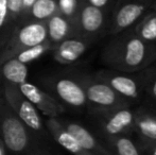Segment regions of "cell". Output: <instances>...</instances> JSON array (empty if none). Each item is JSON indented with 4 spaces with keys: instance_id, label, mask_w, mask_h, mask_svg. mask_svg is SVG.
<instances>
[{
    "instance_id": "1",
    "label": "cell",
    "mask_w": 156,
    "mask_h": 155,
    "mask_svg": "<svg viewBox=\"0 0 156 155\" xmlns=\"http://www.w3.org/2000/svg\"><path fill=\"white\" fill-rule=\"evenodd\" d=\"M101 58L113 70L139 72L156 61V45L147 44L138 38L131 28L113 35L103 48Z\"/></svg>"
},
{
    "instance_id": "2",
    "label": "cell",
    "mask_w": 156,
    "mask_h": 155,
    "mask_svg": "<svg viewBox=\"0 0 156 155\" xmlns=\"http://www.w3.org/2000/svg\"><path fill=\"white\" fill-rule=\"evenodd\" d=\"M0 137L12 155H52L49 150L33 141L32 132L0 99Z\"/></svg>"
},
{
    "instance_id": "3",
    "label": "cell",
    "mask_w": 156,
    "mask_h": 155,
    "mask_svg": "<svg viewBox=\"0 0 156 155\" xmlns=\"http://www.w3.org/2000/svg\"><path fill=\"white\" fill-rule=\"evenodd\" d=\"M76 77L84 88L87 105H89L93 113L108 112L116 108L132 105L119 93H116L109 85L94 76L78 73Z\"/></svg>"
},
{
    "instance_id": "4",
    "label": "cell",
    "mask_w": 156,
    "mask_h": 155,
    "mask_svg": "<svg viewBox=\"0 0 156 155\" xmlns=\"http://www.w3.org/2000/svg\"><path fill=\"white\" fill-rule=\"evenodd\" d=\"M48 41L46 23L29 21L15 27L0 49V65L15 58L19 52Z\"/></svg>"
},
{
    "instance_id": "5",
    "label": "cell",
    "mask_w": 156,
    "mask_h": 155,
    "mask_svg": "<svg viewBox=\"0 0 156 155\" xmlns=\"http://www.w3.org/2000/svg\"><path fill=\"white\" fill-rule=\"evenodd\" d=\"M120 72L113 69H103L94 75L112 87L117 93L129 103L137 102L144 97L147 82V69L140 75Z\"/></svg>"
},
{
    "instance_id": "6",
    "label": "cell",
    "mask_w": 156,
    "mask_h": 155,
    "mask_svg": "<svg viewBox=\"0 0 156 155\" xmlns=\"http://www.w3.org/2000/svg\"><path fill=\"white\" fill-rule=\"evenodd\" d=\"M46 91L53 96L63 105L73 108L87 106V100L82 84L76 75H61L46 77L43 80Z\"/></svg>"
},
{
    "instance_id": "7",
    "label": "cell",
    "mask_w": 156,
    "mask_h": 155,
    "mask_svg": "<svg viewBox=\"0 0 156 155\" xmlns=\"http://www.w3.org/2000/svg\"><path fill=\"white\" fill-rule=\"evenodd\" d=\"M0 91L9 107L15 113V115L23 122V124L32 133L41 135L45 133V124L41 120L38 111L21 93L18 86L0 84Z\"/></svg>"
},
{
    "instance_id": "8",
    "label": "cell",
    "mask_w": 156,
    "mask_h": 155,
    "mask_svg": "<svg viewBox=\"0 0 156 155\" xmlns=\"http://www.w3.org/2000/svg\"><path fill=\"white\" fill-rule=\"evenodd\" d=\"M154 0H118L111 12L108 33L115 35L133 28L150 11Z\"/></svg>"
},
{
    "instance_id": "9",
    "label": "cell",
    "mask_w": 156,
    "mask_h": 155,
    "mask_svg": "<svg viewBox=\"0 0 156 155\" xmlns=\"http://www.w3.org/2000/svg\"><path fill=\"white\" fill-rule=\"evenodd\" d=\"M109 18L111 12L84 3L73 23L76 36L94 41L108 32Z\"/></svg>"
},
{
    "instance_id": "10",
    "label": "cell",
    "mask_w": 156,
    "mask_h": 155,
    "mask_svg": "<svg viewBox=\"0 0 156 155\" xmlns=\"http://www.w3.org/2000/svg\"><path fill=\"white\" fill-rule=\"evenodd\" d=\"M93 114L98 118L101 131L107 139L120 135H127L133 131L135 111L131 106Z\"/></svg>"
},
{
    "instance_id": "11",
    "label": "cell",
    "mask_w": 156,
    "mask_h": 155,
    "mask_svg": "<svg viewBox=\"0 0 156 155\" xmlns=\"http://www.w3.org/2000/svg\"><path fill=\"white\" fill-rule=\"evenodd\" d=\"M18 87L21 93L36 107V110L48 118H58L65 112V106L45 89L39 88L28 81Z\"/></svg>"
},
{
    "instance_id": "12",
    "label": "cell",
    "mask_w": 156,
    "mask_h": 155,
    "mask_svg": "<svg viewBox=\"0 0 156 155\" xmlns=\"http://www.w3.org/2000/svg\"><path fill=\"white\" fill-rule=\"evenodd\" d=\"M93 41L82 37H70L54 46L53 58L62 65H70L79 61L88 50Z\"/></svg>"
},
{
    "instance_id": "13",
    "label": "cell",
    "mask_w": 156,
    "mask_h": 155,
    "mask_svg": "<svg viewBox=\"0 0 156 155\" xmlns=\"http://www.w3.org/2000/svg\"><path fill=\"white\" fill-rule=\"evenodd\" d=\"M61 122L66 130L76 137L83 149L86 150L88 153L91 155H113L108 148L104 147L93 133L81 123L70 120H61Z\"/></svg>"
},
{
    "instance_id": "14",
    "label": "cell",
    "mask_w": 156,
    "mask_h": 155,
    "mask_svg": "<svg viewBox=\"0 0 156 155\" xmlns=\"http://www.w3.org/2000/svg\"><path fill=\"white\" fill-rule=\"evenodd\" d=\"M45 128L52 138L69 153L73 155H91L83 149L71 133L66 130L58 118H48L45 121Z\"/></svg>"
},
{
    "instance_id": "15",
    "label": "cell",
    "mask_w": 156,
    "mask_h": 155,
    "mask_svg": "<svg viewBox=\"0 0 156 155\" xmlns=\"http://www.w3.org/2000/svg\"><path fill=\"white\" fill-rule=\"evenodd\" d=\"M46 27L48 41L52 44L53 47L70 37H76L73 23L60 13H56L48 19L46 21Z\"/></svg>"
},
{
    "instance_id": "16",
    "label": "cell",
    "mask_w": 156,
    "mask_h": 155,
    "mask_svg": "<svg viewBox=\"0 0 156 155\" xmlns=\"http://www.w3.org/2000/svg\"><path fill=\"white\" fill-rule=\"evenodd\" d=\"M142 143H156V113L147 108L135 111L134 128Z\"/></svg>"
},
{
    "instance_id": "17",
    "label": "cell",
    "mask_w": 156,
    "mask_h": 155,
    "mask_svg": "<svg viewBox=\"0 0 156 155\" xmlns=\"http://www.w3.org/2000/svg\"><path fill=\"white\" fill-rule=\"evenodd\" d=\"M28 65L19 62L16 58L5 61L0 65V84L19 86L28 81Z\"/></svg>"
},
{
    "instance_id": "18",
    "label": "cell",
    "mask_w": 156,
    "mask_h": 155,
    "mask_svg": "<svg viewBox=\"0 0 156 155\" xmlns=\"http://www.w3.org/2000/svg\"><path fill=\"white\" fill-rule=\"evenodd\" d=\"M56 13H58V0H36L27 16L19 23H29V21L46 23Z\"/></svg>"
},
{
    "instance_id": "19",
    "label": "cell",
    "mask_w": 156,
    "mask_h": 155,
    "mask_svg": "<svg viewBox=\"0 0 156 155\" xmlns=\"http://www.w3.org/2000/svg\"><path fill=\"white\" fill-rule=\"evenodd\" d=\"M134 34L147 44L156 43V12L149 11L132 28Z\"/></svg>"
},
{
    "instance_id": "20",
    "label": "cell",
    "mask_w": 156,
    "mask_h": 155,
    "mask_svg": "<svg viewBox=\"0 0 156 155\" xmlns=\"http://www.w3.org/2000/svg\"><path fill=\"white\" fill-rule=\"evenodd\" d=\"M113 155H141L136 143L127 135H120L107 139Z\"/></svg>"
},
{
    "instance_id": "21",
    "label": "cell",
    "mask_w": 156,
    "mask_h": 155,
    "mask_svg": "<svg viewBox=\"0 0 156 155\" xmlns=\"http://www.w3.org/2000/svg\"><path fill=\"white\" fill-rule=\"evenodd\" d=\"M6 11H8V17H6V30L4 43L6 41V39L12 33L13 30L15 29V27L18 25L21 12H23V0H6Z\"/></svg>"
},
{
    "instance_id": "22",
    "label": "cell",
    "mask_w": 156,
    "mask_h": 155,
    "mask_svg": "<svg viewBox=\"0 0 156 155\" xmlns=\"http://www.w3.org/2000/svg\"><path fill=\"white\" fill-rule=\"evenodd\" d=\"M52 49H53L52 44H50L49 41H46V43L39 44V45L33 46V47H30V48H28V49L23 50V51L19 52L15 58H16L19 62L28 65L29 63L33 62V61L38 60L44 54L52 51Z\"/></svg>"
},
{
    "instance_id": "23",
    "label": "cell",
    "mask_w": 156,
    "mask_h": 155,
    "mask_svg": "<svg viewBox=\"0 0 156 155\" xmlns=\"http://www.w3.org/2000/svg\"><path fill=\"white\" fill-rule=\"evenodd\" d=\"M84 3V0H58V13L74 23L81 6Z\"/></svg>"
},
{
    "instance_id": "24",
    "label": "cell",
    "mask_w": 156,
    "mask_h": 155,
    "mask_svg": "<svg viewBox=\"0 0 156 155\" xmlns=\"http://www.w3.org/2000/svg\"><path fill=\"white\" fill-rule=\"evenodd\" d=\"M144 93L148 95L152 101L156 103V65H151L149 68H147V82Z\"/></svg>"
},
{
    "instance_id": "25",
    "label": "cell",
    "mask_w": 156,
    "mask_h": 155,
    "mask_svg": "<svg viewBox=\"0 0 156 155\" xmlns=\"http://www.w3.org/2000/svg\"><path fill=\"white\" fill-rule=\"evenodd\" d=\"M6 17H8L6 0H0V49L3 46L4 38H5Z\"/></svg>"
},
{
    "instance_id": "26",
    "label": "cell",
    "mask_w": 156,
    "mask_h": 155,
    "mask_svg": "<svg viewBox=\"0 0 156 155\" xmlns=\"http://www.w3.org/2000/svg\"><path fill=\"white\" fill-rule=\"evenodd\" d=\"M84 2L107 12H112L114 5L116 4V0H84Z\"/></svg>"
},
{
    "instance_id": "27",
    "label": "cell",
    "mask_w": 156,
    "mask_h": 155,
    "mask_svg": "<svg viewBox=\"0 0 156 155\" xmlns=\"http://www.w3.org/2000/svg\"><path fill=\"white\" fill-rule=\"evenodd\" d=\"M36 2V0H23V12H21V16L20 19H19L18 23L27 16V14L29 13V11L31 10L32 5Z\"/></svg>"
},
{
    "instance_id": "28",
    "label": "cell",
    "mask_w": 156,
    "mask_h": 155,
    "mask_svg": "<svg viewBox=\"0 0 156 155\" xmlns=\"http://www.w3.org/2000/svg\"><path fill=\"white\" fill-rule=\"evenodd\" d=\"M142 147L148 155H156V143H142Z\"/></svg>"
},
{
    "instance_id": "29",
    "label": "cell",
    "mask_w": 156,
    "mask_h": 155,
    "mask_svg": "<svg viewBox=\"0 0 156 155\" xmlns=\"http://www.w3.org/2000/svg\"><path fill=\"white\" fill-rule=\"evenodd\" d=\"M0 155H6V149L4 146L3 141H2L1 137H0Z\"/></svg>"
},
{
    "instance_id": "30",
    "label": "cell",
    "mask_w": 156,
    "mask_h": 155,
    "mask_svg": "<svg viewBox=\"0 0 156 155\" xmlns=\"http://www.w3.org/2000/svg\"><path fill=\"white\" fill-rule=\"evenodd\" d=\"M151 10L154 11V12H156V0H154L152 3V6H151Z\"/></svg>"
},
{
    "instance_id": "31",
    "label": "cell",
    "mask_w": 156,
    "mask_h": 155,
    "mask_svg": "<svg viewBox=\"0 0 156 155\" xmlns=\"http://www.w3.org/2000/svg\"><path fill=\"white\" fill-rule=\"evenodd\" d=\"M0 99H1V91H0Z\"/></svg>"
}]
</instances>
